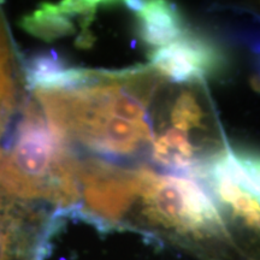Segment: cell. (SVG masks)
<instances>
[{
	"label": "cell",
	"instance_id": "5",
	"mask_svg": "<svg viewBox=\"0 0 260 260\" xmlns=\"http://www.w3.org/2000/svg\"><path fill=\"white\" fill-rule=\"evenodd\" d=\"M234 154L241 170L239 187L260 204V149H234Z\"/></svg>",
	"mask_w": 260,
	"mask_h": 260
},
{
	"label": "cell",
	"instance_id": "8",
	"mask_svg": "<svg viewBox=\"0 0 260 260\" xmlns=\"http://www.w3.org/2000/svg\"><path fill=\"white\" fill-rule=\"evenodd\" d=\"M253 51L256 54V65H255V71L253 73L251 80L252 88L255 90L256 93H260V42H256V44L253 46Z\"/></svg>",
	"mask_w": 260,
	"mask_h": 260
},
{
	"label": "cell",
	"instance_id": "1",
	"mask_svg": "<svg viewBox=\"0 0 260 260\" xmlns=\"http://www.w3.org/2000/svg\"><path fill=\"white\" fill-rule=\"evenodd\" d=\"M76 177L84 209H74V212L96 225L121 219L138 197L133 170L102 159L76 158Z\"/></svg>",
	"mask_w": 260,
	"mask_h": 260
},
{
	"label": "cell",
	"instance_id": "3",
	"mask_svg": "<svg viewBox=\"0 0 260 260\" xmlns=\"http://www.w3.org/2000/svg\"><path fill=\"white\" fill-rule=\"evenodd\" d=\"M136 15L140 39L149 46H167L188 31L176 5L167 2H144Z\"/></svg>",
	"mask_w": 260,
	"mask_h": 260
},
{
	"label": "cell",
	"instance_id": "7",
	"mask_svg": "<svg viewBox=\"0 0 260 260\" xmlns=\"http://www.w3.org/2000/svg\"><path fill=\"white\" fill-rule=\"evenodd\" d=\"M161 180L162 176H159L157 172L147 167H139L133 170V181L136 193L144 198L145 203L154 197L160 187Z\"/></svg>",
	"mask_w": 260,
	"mask_h": 260
},
{
	"label": "cell",
	"instance_id": "2",
	"mask_svg": "<svg viewBox=\"0 0 260 260\" xmlns=\"http://www.w3.org/2000/svg\"><path fill=\"white\" fill-rule=\"evenodd\" d=\"M152 68L178 83L204 81L223 73L225 54L212 39L188 30L178 40L149 56Z\"/></svg>",
	"mask_w": 260,
	"mask_h": 260
},
{
	"label": "cell",
	"instance_id": "4",
	"mask_svg": "<svg viewBox=\"0 0 260 260\" xmlns=\"http://www.w3.org/2000/svg\"><path fill=\"white\" fill-rule=\"evenodd\" d=\"M17 109V75L10 35L4 17L0 15V159L3 142L9 135L11 119Z\"/></svg>",
	"mask_w": 260,
	"mask_h": 260
},
{
	"label": "cell",
	"instance_id": "6",
	"mask_svg": "<svg viewBox=\"0 0 260 260\" xmlns=\"http://www.w3.org/2000/svg\"><path fill=\"white\" fill-rule=\"evenodd\" d=\"M203 119V109L193 94L190 92L181 93L171 111V121L175 128L187 133L188 130L201 126Z\"/></svg>",
	"mask_w": 260,
	"mask_h": 260
}]
</instances>
